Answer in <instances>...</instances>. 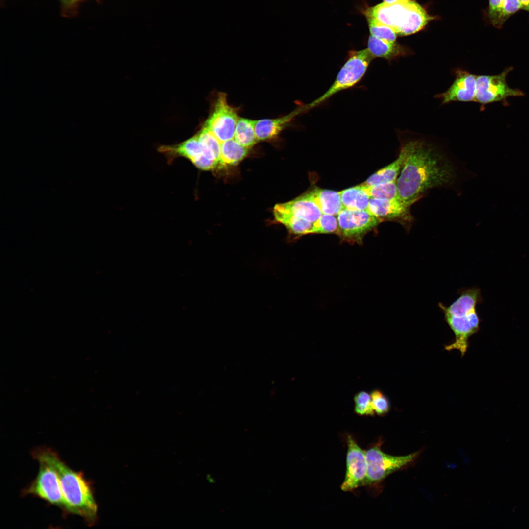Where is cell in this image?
<instances>
[{
  "label": "cell",
  "mask_w": 529,
  "mask_h": 529,
  "mask_svg": "<svg viewBox=\"0 0 529 529\" xmlns=\"http://www.w3.org/2000/svg\"><path fill=\"white\" fill-rule=\"evenodd\" d=\"M403 145L406 157L396 180L403 201L412 205L428 190L450 186L455 182L457 173L454 165L434 145L421 140L409 141Z\"/></svg>",
  "instance_id": "6da1fadb"
},
{
  "label": "cell",
  "mask_w": 529,
  "mask_h": 529,
  "mask_svg": "<svg viewBox=\"0 0 529 529\" xmlns=\"http://www.w3.org/2000/svg\"><path fill=\"white\" fill-rule=\"evenodd\" d=\"M35 459L49 463L59 479L66 504V512L82 517L90 525L97 519L98 506L90 483L81 472L75 471L62 461L58 454L47 448H38L32 452Z\"/></svg>",
  "instance_id": "7a4b0ae2"
},
{
  "label": "cell",
  "mask_w": 529,
  "mask_h": 529,
  "mask_svg": "<svg viewBox=\"0 0 529 529\" xmlns=\"http://www.w3.org/2000/svg\"><path fill=\"white\" fill-rule=\"evenodd\" d=\"M480 299L479 289L472 288L460 290L458 297L448 306L439 303L444 319L455 337L451 343L445 346V350H457L462 356L466 353L469 337L479 329L480 319L476 307Z\"/></svg>",
  "instance_id": "3957f363"
},
{
  "label": "cell",
  "mask_w": 529,
  "mask_h": 529,
  "mask_svg": "<svg viewBox=\"0 0 529 529\" xmlns=\"http://www.w3.org/2000/svg\"><path fill=\"white\" fill-rule=\"evenodd\" d=\"M364 14L367 20L387 26L400 35L416 33L434 19L421 6L411 0L393 4L380 3L368 8Z\"/></svg>",
  "instance_id": "277c9868"
},
{
  "label": "cell",
  "mask_w": 529,
  "mask_h": 529,
  "mask_svg": "<svg viewBox=\"0 0 529 529\" xmlns=\"http://www.w3.org/2000/svg\"><path fill=\"white\" fill-rule=\"evenodd\" d=\"M373 58L367 48L350 51L348 59L340 69L332 85L322 96L306 105L307 110L318 106L336 93L357 84L364 75Z\"/></svg>",
  "instance_id": "5b68a950"
},
{
  "label": "cell",
  "mask_w": 529,
  "mask_h": 529,
  "mask_svg": "<svg viewBox=\"0 0 529 529\" xmlns=\"http://www.w3.org/2000/svg\"><path fill=\"white\" fill-rule=\"evenodd\" d=\"M381 440L365 450L367 473L365 485L375 486L380 484L392 473L407 467L417 458L419 451L405 456H393L381 450Z\"/></svg>",
  "instance_id": "8992f818"
},
{
  "label": "cell",
  "mask_w": 529,
  "mask_h": 529,
  "mask_svg": "<svg viewBox=\"0 0 529 529\" xmlns=\"http://www.w3.org/2000/svg\"><path fill=\"white\" fill-rule=\"evenodd\" d=\"M158 150L169 163L178 158H184L203 170H212L219 165L213 153L200 141L197 134L179 144L161 146Z\"/></svg>",
  "instance_id": "52a82bcc"
},
{
  "label": "cell",
  "mask_w": 529,
  "mask_h": 529,
  "mask_svg": "<svg viewBox=\"0 0 529 529\" xmlns=\"http://www.w3.org/2000/svg\"><path fill=\"white\" fill-rule=\"evenodd\" d=\"M37 461L39 463L37 475L23 494L38 497L66 511L65 502L56 471L48 462L41 459Z\"/></svg>",
  "instance_id": "ba28073f"
},
{
  "label": "cell",
  "mask_w": 529,
  "mask_h": 529,
  "mask_svg": "<svg viewBox=\"0 0 529 529\" xmlns=\"http://www.w3.org/2000/svg\"><path fill=\"white\" fill-rule=\"evenodd\" d=\"M338 235L349 243L360 244L364 236L382 221L367 210L343 209L337 215Z\"/></svg>",
  "instance_id": "9c48e42d"
},
{
  "label": "cell",
  "mask_w": 529,
  "mask_h": 529,
  "mask_svg": "<svg viewBox=\"0 0 529 529\" xmlns=\"http://www.w3.org/2000/svg\"><path fill=\"white\" fill-rule=\"evenodd\" d=\"M513 69L512 67H507L497 75L477 76L475 102L486 104L505 101L511 96H524L523 92L510 88L507 83L506 77Z\"/></svg>",
  "instance_id": "30bf717a"
},
{
  "label": "cell",
  "mask_w": 529,
  "mask_h": 529,
  "mask_svg": "<svg viewBox=\"0 0 529 529\" xmlns=\"http://www.w3.org/2000/svg\"><path fill=\"white\" fill-rule=\"evenodd\" d=\"M239 118L238 110L228 103L227 94L219 92L203 126L222 142L234 138Z\"/></svg>",
  "instance_id": "8fae6325"
},
{
  "label": "cell",
  "mask_w": 529,
  "mask_h": 529,
  "mask_svg": "<svg viewBox=\"0 0 529 529\" xmlns=\"http://www.w3.org/2000/svg\"><path fill=\"white\" fill-rule=\"evenodd\" d=\"M346 441V469L341 489L348 492L364 486L367 473V463L365 451L359 446L354 438L351 435H348Z\"/></svg>",
  "instance_id": "7c38bea8"
},
{
  "label": "cell",
  "mask_w": 529,
  "mask_h": 529,
  "mask_svg": "<svg viewBox=\"0 0 529 529\" xmlns=\"http://www.w3.org/2000/svg\"><path fill=\"white\" fill-rule=\"evenodd\" d=\"M411 206L401 199L370 198L366 210L382 222L396 221L408 229L413 220Z\"/></svg>",
  "instance_id": "4fadbf2b"
},
{
  "label": "cell",
  "mask_w": 529,
  "mask_h": 529,
  "mask_svg": "<svg viewBox=\"0 0 529 529\" xmlns=\"http://www.w3.org/2000/svg\"><path fill=\"white\" fill-rule=\"evenodd\" d=\"M477 76L466 71L458 70L452 85L445 92L436 96L443 104L453 101H475Z\"/></svg>",
  "instance_id": "5bb4252c"
},
{
  "label": "cell",
  "mask_w": 529,
  "mask_h": 529,
  "mask_svg": "<svg viewBox=\"0 0 529 529\" xmlns=\"http://www.w3.org/2000/svg\"><path fill=\"white\" fill-rule=\"evenodd\" d=\"M306 110L307 109L305 105L299 107L281 117L257 120L255 132L257 141H264L275 138L289 125L297 116Z\"/></svg>",
  "instance_id": "9a60e30c"
},
{
  "label": "cell",
  "mask_w": 529,
  "mask_h": 529,
  "mask_svg": "<svg viewBox=\"0 0 529 529\" xmlns=\"http://www.w3.org/2000/svg\"><path fill=\"white\" fill-rule=\"evenodd\" d=\"M273 210L290 213L312 223L322 214L316 203L306 193L289 202L277 204Z\"/></svg>",
  "instance_id": "2e32d148"
},
{
  "label": "cell",
  "mask_w": 529,
  "mask_h": 529,
  "mask_svg": "<svg viewBox=\"0 0 529 529\" xmlns=\"http://www.w3.org/2000/svg\"><path fill=\"white\" fill-rule=\"evenodd\" d=\"M305 193L316 203L322 214L337 216L344 209L339 192L315 187Z\"/></svg>",
  "instance_id": "e0dca14e"
},
{
  "label": "cell",
  "mask_w": 529,
  "mask_h": 529,
  "mask_svg": "<svg viewBox=\"0 0 529 529\" xmlns=\"http://www.w3.org/2000/svg\"><path fill=\"white\" fill-rule=\"evenodd\" d=\"M368 50L375 57L391 60L408 54V49L400 44L382 40L371 35L368 41Z\"/></svg>",
  "instance_id": "ac0fdd59"
},
{
  "label": "cell",
  "mask_w": 529,
  "mask_h": 529,
  "mask_svg": "<svg viewBox=\"0 0 529 529\" xmlns=\"http://www.w3.org/2000/svg\"><path fill=\"white\" fill-rule=\"evenodd\" d=\"M406 154V148L402 144L399 156L395 160L373 174L362 184L370 186L396 181L404 165Z\"/></svg>",
  "instance_id": "d6986e66"
},
{
  "label": "cell",
  "mask_w": 529,
  "mask_h": 529,
  "mask_svg": "<svg viewBox=\"0 0 529 529\" xmlns=\"http://www.w3.org/2000/svg\"><path fill=\"white\" fill-rule=\"evenodd\" d=\"M343 208L349 210H366L370 199L361 185L339 192Z\"/></svg>",
  "instance_id": "ffe728a7"
},
{
  "label": "cell",
  "mask_w": 529,
  "mask_h": 529,
  "mask_svg": "<svg viewBox=\"0 0 529 529\" xmlns=\"http://www.w3.org/2000/svg\"><path fill=\"white\" fill-rule=\"evenodd\" d=\"M275 220L283 224L291 234L302 236L311 234L313 223L290 213L273 210Z\"/></svg>",
  "instance_id": "44dd1931"
},
{
  "label": "cell",
  "mask_w": 529,
  "mask_h": 529,
  "mask_svg": "<svg viewBox=\"0 0 529 529\" xmlns=\"http://www.w3.org/2000/svg\"><path fill=\"white\" fill-rule=\"evenodd\" d=\"M249 149L238 143L234 138L221 142L219 165H235L248 154Z\"/></svg>",
  "instance_id": "7402d4cb"
},
{
  "label": "cell",
  "mask_w": 529,
  "mask_h": 529,
  "mask_svg": "<svg viewBox=\"0 0 529 529\" xmlns=\"http://www.w3.org/2000/svg\"><path fill=\"white\" fill-rule=\"evenodd\" d=\"M256 120L239 117L234 139L241 145L250 149L258 142L255 132Z\"/></svg>",
  "instance_id": "603a6c76"
},
{
  "label": "cell",
  "mask_w": 529,
  "mask_h": 529,
  "mask_svg": "<svg viewBox=\"0 0 529 529\" xmlns=\"http://www.w3.org/2000/svg\"><path fill=\"white\" fill-rule=\"evenodd\" d=\"M361 185L371 198L401 199L396 181L370 186Z\"/></svg>",
  "instance_id": "cb8c5ba5"
},
{
  "label": "cell",
  "mask_w": 529,
  "mask_h": 529,
  "mask_svg": "<svg viewBox=\"0 0 529 529\" xmlns=\"http://www.w3.org/2000/svg\"><path fill=\"white\" fill-rule=\"evenodd\" d=\"M338 222L337 216L323 214L313 223L311 234H338Z\"/></svg>",
  "instance_id": "d4e9b609"
},
{
  "label": "cell",
  "mask_w": 529,
  "mask_h": 529,
  "mask_svg": "<svg viewBox=\"0 0 529 529\" xmlns=\"http://www.w3.org/2000/svg\"><path fill=\"white\" fill-rule=\"evenodd\" d=\"M354 411L359 416H374L370 393L365 390L357 392L354 397Z\"/></svg>",
  "instance_id": "484cf974"
},
{
  "label": "cell",
  "mask_w": 529,
  "mask_h": 529,
  "mask_svg": "<svg viewBox=\"0 0 529 529\" xmlns=\"http://www.w3.org/2000/svg\"><path fill=\"white\" fill-rule=\"evenodd\" d=\"M197 134L200 141L213 153L215 158L219 163L221 142L204 126Z\"/></svg>",
  "instance_id": "4316f807"
},
{
  "label": "cell",
  "mask_w": 529,
  "mask_h": 529,
  "mask_svg": "<svg viewBox=\"0 0 529 529\" xmlns=\"http://www.w3.org/2000/svg\"><path fill=\"white\" fill-rule=\"evenodd\" d=\"M370 395L375 414L380 416L386 415L391 409L390 402L387 396L378 389H373Z\"/></svg>",
  "instance_id": "83f0119b"
},
{
  "label": "cell",
  "mask_w": 529,
  "mask_h": 529,
  "mask_svg": "<svg viewBox=\"0 0 529 529\" xmlns=\"http://www.w3.org/2000/svg\"><path fill=\"white\" fill-rule=\"evenodd\" d=\"M371 35L390 42H395L397 33L391 28L373 20H368Z\"/></svg>",
  "instance_id": "f1b7e54d"
},
{
  "label": "cell",
  "mask_w": 529,
  "mask_h": 529,
  "mask_svg": "<svg viewBox=\"0 0 529 529\" xmlns=\"http://www.w3.org/2000/svg\"><path fill=\"white\" fill-rule=\"evenodd\" d=\"M506 0H489L488 17L490 23L495 27L500 28L503 26L501 16Z\"/></svg>",
  "instance_id": "f546056e"
},
{
  "label": "cell",
  "mask_w": 529,
  "mask_h": 529,
  "mask_svg": "<svg viewBox=\"0 0 529 529\" xmlns=\"http://www.w3.org/2000/svg\"><path fill=\"white\" fill-rule=\"evenodd\" d=\"M521 5V9L529 13V0H518Z\"/></svg>",
  "instance_id": "4dcf8cb0"
},
{
  "label": "cell",
  "mask_w": 529,
  "mask_h": 529,
  "mask_svg": "<svg viewBox=\"0 0 529 529\" xmlns=\"http://www.w3.org/2000/svg\"><path fill=\"white\" fill-rule=\"evenodd\" d=\"M384 0V2H385V3H388V4H393V3H395L398 2L406 1V0Z\"/></svg>",
  "instance_id": "1f68e13d"
},
{
  "label": "cell",
  "mask_w": 529,
  "mask_h": 529,
  "mask_svg": "<svg viewBox=\"0 0 529 529\" xmlns=\"http://www.w3.org/2000/svg\"><path fill=\"white\" fill-rule=\"evenodd\" d=\"M64 3H73V0H61Z\"/></svg>",
  "instance_id": "d6a6232c"
},
{
  "label": "cell",
  "mask_w": 529,
  "mask_h": 529,
  "mask_svg": "<svg viewBox=\"0 0 529 529\" xmlns=\"http://www.w3.org/2000/svg\"><path fill=\"white\" fill-rule=\"evenodd\" d=\"M79 0H73V3H74V2H76V1H79Z\"/></svg>",
  "instance_id": "836d02e7"
}]
</instances>
